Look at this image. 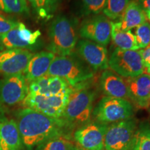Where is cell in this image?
Segmentation results:
<instances>
[{
	"label": "cell",
	"instance_id": "cell-1",
	"mask_svg": "<svg viewBox=\"0 0 150 150\" xmlns=\"http://www.w3.org/2000/svg\"><path fill=\"white\" fill-rule=\"evenodd\" d=\"M16 123L22 142L27 149L35 147L45 140L58 135L70 134L61 118H54L29 108L20 110Z\"/></svg>",
	"mask_w": 150,
	"mask_h": 150
},
{
	"label": "cell",
	"instance_id": "cell-2",
	"mask_svg": "<svg viewBox=\"0 0 150 150\" xmlns=\"http://www.w3.org/2000/svg\"><path fill=\"white\" fill-rule=\"evenodd\" d=\"M86 83L71 88L72 92L61 117L69 130L88 123L93 114L96 93L86 87Z\"/></svg>",
	"mask_w": 150,
	"mask_h": 150
},
{
	"label": "cell",
	"instance_id": "cell-3",
	"mask_svg": "<svg viewBox=\"0 0 150 150\" xmlns=\"http://www.w3.org/2000/svg\"><path fill=\"white\" fill-rule=\"evenodd\" d=\"M49 52L59 56L72 55L78 42L76 24L74 20L59 16L53 20L48 31Z\"/></svg>",
	"mask_w": 150,
	"mask_h": 150
},
{
	"label": "cell",
	"instance_id": "cell-4",
	"mask_svg": "<svg viewBox=\"0 0 150 150\" xmlns=\"http://www.w3.org/2000/svg\"><path fill=\"white\" fill-rule=\"evenodd\" d=\"M94 74V71L83 60L72 54L67 56H56L46 75L64 79L73 88L91 79Z\"/></svg>",
	"mask_w": 150,
	"mask_h": 150
},
{
	"label": "cell",
	"instance_id": "cell-5",
	"mask_svg": "<svg viewBox=\"0 0 150 150\" xmlns=\"http://www.w3.org/2000/svg\"><path fill=\"white\" fill-rule=\"evenodd\" d=\"M93 115L98 122L110 125L134 117V108L127 99L104 96L93 109Z\"/></svg>",
	"mask_w": 150,
	"mask_h": 150
},
{
	"label": "cell",
	"instance_id": "cell-6",
	"mask_svg": "<svg viewBox=\"0 0 150 150\" xmlns=\"http://www.w3.org/2000/svg\"><path fill=\"white\" fill-rule=\"evenodd\" d=\"M137 129L134 117L108 125L105 134V150H130Z\"/></svg>",
	"mask_w": 150,
	"mask_h": 150
},
{
	"label": "cell",
	"instance_id": "cell-7",
	"mask_svg": "<svg viewBox=\"0 0 150 150\" xmlns=\"http://www.w3.org/2000/svg\"><path fill=\"white\" fill-rule=\"evenodd\" d=\"M108 67L125 78L136 77L144 73V65L139 50L115 49L108 59Z\"/></svg>",
	"mask_w": 150,
	"mask_h": 150
},
{
	"label": "cell",
	"instance_id": "cell-8",
	"mask_svg": "<svg viewBox=\"0 0 150 150\" xmlns=\"http://www.w3.org/2000/svg\"><path fill=\"white\" fill-rule=\"evenodd\" d=\"M70 94L45 96L29 93L23 100V105L50 117L61 118L68 102Z\"/></svg>",
	"mask_w": 150,
	"mask_h": 150
},
{
	"label": "cell",
	"instance_id": "cell-9",
	"mask_svg": "<svg viewBox=\"0 0 150 150\" xmlns=\"http://www.w3.org/2000/svg\"><path fill=\"white\" fill-rule=\"evenodd\" d=\"M79 34L86 40L107 46L110 41L111 21L103 14L91 16L81 24Z\"/></svg>",
	"mask_w": 150,
	"mask_h": 150
},
{
	"label": "cell",
	"instance_id": "cell-10",
	"mask_svg": "<svg viewBox=\"0 0 150 150\" xmlns=\"http://www.w3.org/2000/svg\"><path fill=\"white\" fill-rule=\"evenodd\" d=\"M29 93L27 81L22 74L5 76L0 80V104L13 106L23 102Z\"/></svg>",
	"mask_w": 150,
	"mask_h": 150
},
{
	"label": "cell",
	"instance_id": "cell-11",
	"mask_svg": "<svg viewBox=\"0 0 150 150\" xmlns=\"http://www.w3.org/2000/svg\"><path fill=\"white\" fill-rule=\"evenodd\" d=\"M108 125L98 122H89L74 131V139L80 147L86 150H104Z\"/></svg>",
	"mask_w": 150,
	"mask_h": 150
},
{
	"label": "cell",
	"instance_id": "cell-12",
	"mask_svg": "<svg viewBox=\"0 0 150 150\" xmlns=\"http://www.w3.org/2000/svg\"><path fill=\"white\" fill-rule=\"evenodd\" d=\"M76 53L93 71L107 70L108 51L106 47L91 40L81 39L76 45Z\"/></svg>",
	"mask_w": 150,
	"mask_h": 150
},
{
	"label": "cell",
	"instance_id": "cell-13",
	"mask_svg": "<svg viewBox=\"0 0 150 150\" xmlns=\"http://www.w3.org/2000/svg\"><path fill=\"white\" fill-rule=\"evenodd\" d=\"M40 35L41 32L39 29L32 31L27 29L24 23L18 22L16 28L1 35V38L4 46L8 50L28 49L29 50H33Z\"/></svg>",
	"mask_w": 150,
	"mask_h": 150
},
{
	"label": "cell",
	"instance_id": "cell-14",
	"mask_svg": "<svg viewBox=\"0 0 150 150\" xmlns=\"http://www.w3.org/2000/svg\"><path fill=\"white\" fill-rule=\"evenodd\" d=\"M33 54L28 50L11 49L0 52V74H22Z\"/></svg>",
	"mask_w": 150,
	"mask_h": 150
},
{
	"label": "cell",
	"instance_id": "cell-15",
	"mask_svg": "<svg viewBox=\"0 0 150 150\" xmlns=\"http://www.w3.org/2000/svg\"><path fill=\"white\" fill-rule=\"evenodd\" d=\"M129 99L138 108L150 107V75L142 74L136 77L125 78Z\"/></svg>",
	"mask_w": 150,
	"mask_h": 150
},
{
	"label": "cell",
	"instance_id": "cell-16",
	"mask_svg": "<svg viewBox=\"0 0 150 150\" xmlns=\"http://www.w3.org/2000/svg\"><path fill=\"white\" fill-rule=\"evenodd\" d=\"M72 88L64 79L58 76H45L31 81L29 86V93L54 96L70 94Z\"/></svg>",
	"mask_w": 150,
	"mask_h": 150
},
{
	"label": "cell",
	"instance_id": "cell-17",
	"mask_svg": "<svg viewBox=\"0 0 150 150\" xmlns=\"http://www.w3.org/2000/svg\"><path fill=\"white\" fill-rule=\"evenodd\" d=\"M100 88L106 96L129 100V93L125 79L113 71L106 70L99 79Z\"/></svg>",
	"mask_w": 150,
	"mask_h": 150
},
{
	"label": "cell",
	"instance_id": "cell-18",
	"mask_svg": "<svg viewBox=\"0 0 150 150\" xmlns=\"http://www.w3.org/2000/svg\"><path fill=\"white\" fill-rule=\"evenodd\" d=\"M55 57V54L52 52L46 51L33 55L23 72L26 81L31 83L33 81L45 76Z\"/></svg>",
	"mask_w": 150,
	"mask_h": 150
},
{
	"label": "cell",
	"instance_id": "cell-19",
	"mask_svg": "<svg viewBox=\"0 0 150 150\" xmlns=\"http://www.w3.org/2000/svg\"><path fill=\"white\" fill-rule=\"evenodd\" d=\"M22 142L14 120L0 122V150H21Z\"/></svg>",
	"mask_w": 150,
	"mask_h": 150
},
{
	"label": "cell",
	"instance_id": "cell-20",
	"mask_svg": "<svg viewBox=\"0 0 150 150\" xmlns=\"http://www.w3.org/2000/svg\"><path fill=\"white\" fill-rule=\"evenodd\" d=\"M120 19V28L123 31H130L147 22L145 11L138 0L129 1L125 12Z\"/></svg>",
	"mask_w": 150,
	"mask_h": 150
},
{
	"label": "cell",
	"instance_id": "cell-21",
	"mask_svg": "<svg viewBox=\"0 0 150 150\" xmlns=\"http://www.w3.org/2000/svg\"><path fill=\"white\" fill-rule=\"evenodd\" d=\"M110 39L116 47L123 50H138L136 36L132 31H123L120 28L119 22H111V35Z\"/></svg>",
	"mask_w": 150,
	"mask_h": 150
},
{
	"label": "cell",
	"instance_id": "cell-22",
	"mask_svg": "<svg viewBox=\"0 0 150 150\" xmlns=\"http://www.w3.org/2000/svg\"><path fill=\"white\" fill-rule=\"evenodd\" d=\"M38 18L47 20L53 18L57 9L59 0H28Z\"/></svg>",
	"mask_w": 150,
	"mask_h": 150
},
{
	"label": "cell",
	"instance_id": "cell-23",
	"mask_svg": "<svg viewBox=\"0 0 150 150\" xmlns=\"http://www.w3.org/2000/svg\"><path fill=\"white\" fill-rule=\"evenodd\" d=\"M73 147L70 134H63L45 140L36 146L34 150H71Z\"/></svg>",
	"mask_w": 150,
	"mask_h": 150
},
{
	"label": "cell",
	"instance_id": "cell-24",
	"mask_svg": "<svg viewBox=\"0 0 150 150\" xmlns=\"http://www.w3.org/2000/svg\"><path fill=\"white\" fill-rule=\"evenodd\" d=\"M130 150H150V125L142 122L137 127Z\"/></svg>",
	"mask_w": 150,
	"mask_h": 150
},
{
	"label": "cell",
	"instance_id": "cell-25",
	"mask_svg": "<svg viewBox=\"0 0 150 150\" xmlns=\"http://www.w3.org/2000/svg\"><path fill=\"white\" fill-rule=\"evenodd\" d=\"M129 0H106L103 12L110 20L120 19L125 12Z\"/></svg>",
	"mask_w": 150,
	"mask_h": 150
},
{
	"label": "cell",
	"instance_id": "cell-26",
	"mask_svg": "<svg viewBox=\"0 0 150 150\" xmlns=\"http://www.w3.org/2000/svg\"><path fill=\"white\" fill-rule=\"evenodd\" d=\"M0 10L6 13L29 15L27 0H0Z\"/></svg>",
	"mask_w": 150,
	"mask_h": 150
},
{
	"label": "cell",
	"instance_id": "cell-27",
	"mask_svg": "<svg viewBox=\"0 0 150 150\" xmlns=\"http://www.w3.org/2000/svg\"><path fill=\"white\" fill-rule=\"evenodd\" d=\"M106 0H81L83 16H95L104 10Z\"/></svg>",
	"mask_w": 150,
	"mask_h": 150
},
{
	"label": "cell",
	"instance_id": "cell-28",
	"mask_svg": "<svg viewBox=\"0 0 150 150\" xmlns=\"http://www.w3.org/2000/svg\"><path fill=\"white\" fill-rule=\"evenodd\" d=\"M136 39L138 47L145 49L150 45V24L145 22L136 27Z\"/></svg>",
	"mask_w": 150,
	"mask_h": 150
},
{
	"label": "cell",
	"instance_id": "cell-29",
	"mask_svg": "<svg viewBox=\"0 0 150 150\" xmlns=\"http://www.w3.org/2000/svg\"><path fill=\"white\" fill-rule=\"evenodd\" d=\"M18 22L9 20L0 16V35L6 33L11 30L13 29L18 25Z\"/></svg>",
	"mask_w": 150,
	"mask_h": 150
},
{
	"label": "cell",
	"instance_id": "cell-30",
	"mask_svg": "<svg viewBox=\"0 0 150 150\" xmlns=\"http://www.w3.org/2000/svg\"><path fill=\"white\" fill-rule=\"evenodd\" d=\"M144 65V72L150 75V45L145 49L139 50Z\"/></svg>",
	"mask_w": 150,
	"mask_h": 150
},
{
	"label": "cell",
	"instance_id": "cell-31",
	"mask_svg": "<svg viewBox=\"0 0 150 150\" xmlns=\"http://www.w3.org/2000/svg\"><path fill=\"white\" fill-rule=\"evenodd\" d=\"M144 10L150 9V0H138Z\"/></svg>",
	"mask_w": 150,
	"mask_h": 150
},
{
	"label": "cell",
	"instance_id": "cell-32",
	"mask_svg": "<svg viewBox=\"0 0 150 150\" xmlns=\"http://www.w3.org/2000/svg\"><path fill=\"white\" fill-rule=\"evenodd\" d=\"M4 46L3 42H2V38H1V35H0V52L3 51Z\"/></svg>",
	"mask_w": 150,
	"mask_h": 150
},
{
	"label": "cell",
	"instance_id": "cell-33",
	"mask_svg": "<svg viewBox=\"0 0 150 150\" xmlns=\"http://www.w3.org/2000/svg\"><path fill=\"white\" fill-rule=\"evenodd\" d=\"M144 11H145L146 17H147L148 20H149L150 22V9H146V10H144Z\"/></svg>",
	"mask_w": 150,
	"mask_h": 150
},
{
	"label": "cell",
	"instance_id": "cell-34",
	"mask_svg": "<svg viewBox=\"0 0 150 150\" xmlns=\"http://www.w3.org/2000/svg\"><path fill=\"white\" fill-rule=\"evenodd\" d=\"M71 150H86V149H84L81 147H76V146H74Z\"/></svg>",
	"mask_w": 150,
	"mask_h": 150
},
{
	"label": "cell",
	"instance_id": "cell-35",
	"mask_svg": "<svg viewBox=\"0 0 150 150\" xmlns=\"http://www.w3.org/2000/svg\"><path fill=\"white\" fill-rule=\"evenodd\" d=\"M149 110H150V107H149Z\"/></svg>",
	"mask_w": 150,
	"mask_h": 150
},
{
	"label": "cell",
	"instance_id": "cell-36",
	"mask_svg": "<svg viewBox=\"0 0 150 150\" xmlns=\"http://www.w3.org/2000/svg\"><path fill=\"white\" fill-rule=\"evenodd\" d=\"M104 150H105V149H104Z\"/></svg>",
	"mask_w": 150,
	"mask_h": 150
}]
</instances>
